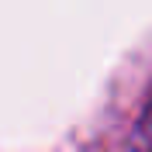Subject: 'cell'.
I'll list each match as a JSON object with an SVG mask.
<instances>
[{
	"label": "cell",
	"mask_w": 152,
	"mask_h": 152,
	"mask_svg": "<svg viewBox=\"0 0 152 152\" xmlns=\"http://www.w3.org/2000/svg\"><path fill=\"white\" fill-rule=\"evenodd\" d=\"M128 145H132V152H152V94H149V100H145L142 114H138V121L132 128Z\"/></svg>",
	"instance_id": "obj_1"
}]
</instances>
